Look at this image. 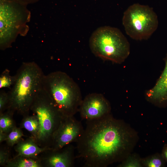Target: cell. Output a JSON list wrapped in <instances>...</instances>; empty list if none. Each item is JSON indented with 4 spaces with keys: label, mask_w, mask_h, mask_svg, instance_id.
<instances>
[{
    "label": "cell",
    "mask_w": 167,
    "mask_h": 167,
    "mask_svg": "<svg viewBox=\"0 0 167 167\" xmlns=\"http://www.w3.org/2000/svg\"><path fill=\"white\" fill-rule=\"evenodd\" d=\"M74 147L69 144L62 148L51 150V154L46 159V163L50 167H71L76 158L74 153Z\"/></svg>",
    "instance_id": "obj_10"
},
{
    "label": "cell",
    "mask_w": 167,
    "mask_h": 167,
    "mask_svg": "<svg viewBox=\"0 0 167 167\" xmlns=\"http://www.w3.org/2000/svg\"><path fill=\"white\" fill-rule=\"evenodd\" d=\"M23 136L21 130L15 126L7 134L6 140L9 145L12 146L18 143Z\"/></svg>",
    "instance_id": "obj_18"
},
{
    "label": "cell",
    "mask_w": 167,
    "mask_h": 167,
    "mask_svg": "<svg viewBox=\"0 0 167 167\" xmlns=\"http://www.w3.org/2000/svg\"><path fill=\"white\" fill-rule=\"evenodd\" d=\"M161 154L165 161L167 162V144L164 146Z\"/></svg>",
    "instance_id": "obj_21"
},
{
    "label": "cell",
    "mask_w": 167,
    "mask_h": 167,
    "mask_svg": "<svg viewBox=\"0 0 167 167\" xmlns=\"http://www.w3.org/2000/svg\"><path fill=\"white\" fill-rule=\"evenodd\" d=\"M9 101L8 93L1 91L0 92V113L6 109H7Z\"/></svg>",
    "instance_id": "obj_19"
},
{
    "label": "cell",
    "mask_w": 167,
    "mask_h": 167,
    "mask_svg": "<svg viewBox=\"0 0 167 167\" xmlns=\"http://www.w3.org/2000/svg\"><path fill=\"white\" fill-rule=\"evenodd\" d=\"M22 126L37 140L40 133V125L38 119L36 115L34 114L25 117L22 121Z\"/></svg>",
    "instance_id": "obj_12"
},
{
    "label": "cell",
    "mask_w": 167,
    "mask_h": 167,
    "mask_svg": "<svg viewBox=\"0 0 167 167\" xmlns=\"http://www.w3.org/2000/svg\"><path fill=\"white\" fill-rule=\"evenodd\" d=\"M30 157L23 156L15 157L14 160L10 161L7 163L8 166L14 167H40L41 166L37 161Z\"/></svg>",
    "instance_id": "obj_13"
},
{
    "label": "cell",
    "mask_w": 167,
    "mask_h": 167,
    "mask_svg": "<svg viewBox=\"0 0 167 167\" xmlns=\"http://www.w3.org/2000/svg\"><path fill=\"white\" fill-rule=\"evenodd\" d=\"M15 82L8 92L7 109L25 114L42 86L45 75L34 62L23 63L17 71Z\"/></svg>",
    "instance_id": "obj_2"
},
{
    "label": "cell",
    "mask_w": 167,
    "mask_h": 167,
    "mask_svg": "<svg viewBox=\"0 0 167 167\" xmlns=\"http://www.w3.org/2000/svg\"><path fill=\"white\" fill-rule=\"evenodd\" d=\"M31 110L38 118L40 125L38 141L50 139L64 118L54 105L42 87L36 96Z\"/></svg>",
    "instance_id": "obj_6"
},
{
    "label": "cell",
    "mask_w": 167,
    "mask_h": 167,
    "mask_svg": "<svg viewBox=\"0 0 167 167\" xmlns=\"http://www.w3.org/2000/svg\"><path fill=\"white\" fill-rule=\"evenodd\" d=\"M143 166L147 167H162L165 161L161 154H156L142 160Z\"/></svg>",
    "instance_id": "obj_15"
},
{
    "label": "cell",
    "mask_w": 167,
    "mask_h": 167,
    "mask_svg": "<svg viewBox=\"0 0 167 167\" xmlns=\"http://www.w3.org/2000/svg\"><path fill=\"white\" fill-rule=\"evenodd\" d=\"M7 134L0 131V141L2 142L4 140H6L7 138Z\"/></svg>",
    "instance_id": "obj_22"
},
{
    "label": "cell",
    "mask_w": 167,
    "mask_h": 167,
    "mask_svg": "<svg viewBox=\"0 0 167 167\" xmlns=\"http://www.w3.org/2000/svg\"><path fill=\"white\" fill-rule=\"evenodd\" d=\"M8 154L6 152L1 150L0 153V164L3 165L7 163L10 161L9 160Z\"/></svg>",
    "instance_id": "obj_20"
},
{
    "label": "cell",
    "mask_w": 167,
    "mask_h": 167,
    "mask_svg": "<svg viewBox=\"0 0 167 167\" xmlns=\"http://www.w3.org/2000/svg\"><path fill=\"white\" fill-rule=\"evenodd\" d=\"M8 109L7 113H1L0 118V131L6 134L15 127L11 115L14 112L11 109Z\"/></svg>",
    "instance_id": "obj_14"
},
{
    "label": "cell",
    "mask_w": 167,
    "mask_h": 167,
    "mask_svg": "<svg viewBox=\"0 0 167 167\" xmlns=\"http://www.w3.org/2000/svg\"><path fill=\"white\" fill-rule=\"evenodd\" d=\"M122 23L127 35L137 41L148 39L158 26L157 15L153 8L138 3L124 11Z\"/></svg>",
    "instance_id": "obj_5"
},
{
    "label": "cell",
    "mask_w": 167,
    "mask_h": 167,
    "mask_svg": "<svg viewBox=\"0 0 167 167\" xmlns=\"http://www.w3.org/2000/svg\"><path fill=\"white\" fill-rule=\"evenodd\" d=\"M143 166L142 160L135 155H129L118 165L120 167H140Z\"/></svg>",
    "instance_id": "obj_17"
},
{
    "label": "cell",
    "mask_w": 167,
    "mask_h": 167,
    "mask_svg": "<svg viewBox=\"0 0 167 167\" xmlns=\"http://www.w3.org/2000/svg\"><path fill=\"white\" fill-rule=\"evenodd\" d=\"M17 1L24 4H26L38 1L39 0H16Z\"/></svg>",
    "instance_id": "obj_23"
},
{
    "label": "cell",
    "mask_w": 167,
    "mask_h": 167,
    "mask_svg": "<svg viewBox=\"0 0 167 167\" xmlns=\"http://www.w3.org/2000/svg\"><path fill=\"white\" fill-rule=\"evenodd\" d=\"M35 141L34 139H30L19 142L16 148L18 153L17 156L34 158L44 151L52 150L51 148H40Z\"/></svg>",
    "instance_id": "obj_11"
},
{
    "label": "cell",
    "mask_w": 167,
    "mask_h": 167,
    "mask_svg": "<svg viewBox=\"0 0 167 167\" xmlns=\"http://www.w3.org/2000/svg\"><path fill=\"white\" fill-rule=\"evenodd\" d=\"M16 80L15 75L11 76L10 71L5 69L0 75V89L4 88H11L14 84Z\"/></svg>",
    "instance_id": "obj_16"
},
{
    "label": "cell",
    "mask_w": 167,
    "mask_h": 167,
    "mask_svg": "<svg viewBox=\"0 0 167 167\" xmlns=\"http://www.w3.org/2000/svg\"><path fill=\"white\" fill-rule=\"evenodd\" d=\"M84 130L81 122L74 116L63 118L52 136V150L59 149L72 142H76Z\"/></svg>",
    "instance_id": "obj_7"
},
{
    "label": "cell",
    "mask_w": 167,
    "mask_h": 167,
    "mask_svg": "<svg viewBox=\"0 0 167 167\" xmlns=\"http://www.w3.org/2000/svg\"><path fill=\"white\" fill-rule=\"evenodd\" d=\"M111 108L109 101L101 94L90 93L83 99L79 112L82 119L91 120L110 113Z\"/></svg>",
    "instance_id": "obj_8"
},
{
    "label": "cell",
    "mask_w": 167,
    "mask_h": 167,
    "mask_svg": "<svg viewBox=\"0 0 167 167\" xmlns=\"http://www.w3.org/2000/svg\"><path fill=\"white\" fill-rule=\"evenodd\" d=\"M89 45L96 56L117 64L123 62L130 52L126 36L119 29L109 26L96 29L90 38Z\"/></svg>",
    "instance_id": "obj_4"
},
{
    "label": "cell",
    "mask_w": 167,
    "mask_h": 167,
    "mask_svg": "<svg viewBox=\"0 0 167 167\" xmlns=\"http://www.w3.org/2000/svg\"><path fill=\"white\" fill-rule=\"evenodd\" d=\"M42 87L64 117L78 112L83 100L78 84L66 73L55 71L45 75Z\"/></svg>",
    "instance_id": "obj_3"
},
{
    "label": "cell",
    "mask_w": 167,
    "mask_h": 167,
    "mask_svg": "<svg viewBox=\"0 0 167 167\" xmlns=\"http://www.w3.org/2000/svg\"><path fill=\"white\" fill-rule=\"evenodd\" d=\"M86 124L76 148V158H83L86 166L106 167L129 155L136 136L123 121L110 113Z\"/></svg>",
    "instance_id": "obj_1"
},
{
    "label": "cell",
    "mask_w": 167,
    "mask_h": 167,
    "mask_svg": "<svg viewBox=\"0 0 167 167\" xmlns=\"http://www.w3.org/2000/svg\"><path fill=\"white\" fill-rule=\"evenodd\" d=\"M164 70L155 85L145 93L146 99L160 107H167V54L163 59Z\"/></svg>",
    "instance_id": "obj_9"
}]
</instances>
